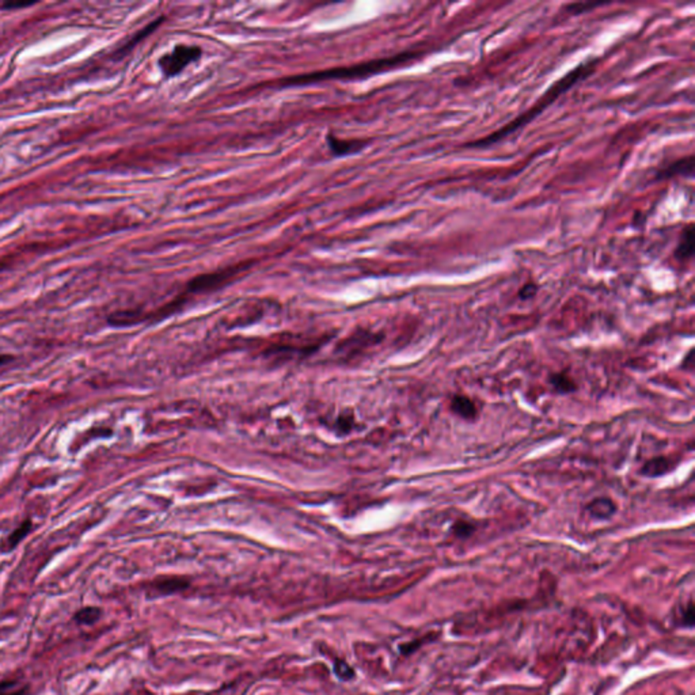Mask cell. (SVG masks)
Wrapping results in <instances>:
<instances>
[{"instance_id": "cell-1", "label": "cell", "mask_w": 695, "mask_h": 695, "mask_svg": "<svg viewBox=\"0 0 695 695\" xmlns=\"http://www.w3.org/2000/svg\"><path fill=\"white\" fill-rule=\"evenodd\" d=\"M598 62H599L598 59H588L582 64L577 65L570 72L564 75L561 79H558L554 85L549 87L542 97L527 111L521 113V116H518L511 123H508L507 125H504L502 128H500L496 132H493L485 137H481L478 140L466 143L465 147H467V149H488V147L497 144L502 139L516 133L523 127H525L527 124L534 121V118H537L551 104H554L566 91H569L572 87L576 86L579 82L588 78L595 71Z\"/></svg>"}, {"instance_id": "cell-2", "label": "cell", "mask_w": 695, "mask_h": 695, "mask_svg": "<svg viewBox=\"0 0 695 695\" xmlns=\"http://www.w3.org/2000/svg\"><path fill=\"white\" fill-rule=\"evenodd\" d=\"M422 56V52L417 50H405L402 53L394 55L391 57H380V59H373L369 62H364L360 64L350 65V67H334V68H327L322 71H314L308 74H301V75H292L282 78V81L276 82V87H292L304 86V85H311V83H319L326 81H355V79H364L372 75H378L386 71L397 69L406 64H411L414 60L420 59Z\"/></svg>"}, {"instance_id": "cell-3", "label": "cell", "mask_w": 695, "mask_h": 695, "mask_svg": "<svg viewBox=\"0 0 695 695\" xmlns=\"http://www.w3.org/2000/svg\"><path fill=\"white\" fill-rule=\"evenodd\" d=\"M201 56H202V49L200 46L178 43L170 52L165 53L158 60V65L163 76L170 79L179 75L188 65L200 60Z\"/></svg>"}, {"instance_id": "cell-4", "label": "cell", "mask_w": 695, "mask_h": 695, "mask_svg": "<svg viewBox=\"0 0 695 695\" xmlns=\"http://www.w3.org/2000/svg\"><path fill=\"white\" fill-rule=\"evenodd\" d=\"M369 143H371L369 140H363V139H341L336 136L333 132H329L326 135V144L330 152L337 158L359 153L369 146Z\"/></svg>"}, {"instance_id": "cell-5", "label": "cell", "mask_w": 695, "mask_h": 695, "mask_svg": "<svg viewBox=\"0 0 695 695\" xmlns=\"http://www.w3.org/2000/svg\"><path fill=\"white\" fill-rule=\"evenodd\" d=\"M694 174V155H689L684 158H680L670 163L667 167L657 170L656 178L657 179H668L675 177H689L691 178Z\"/></svg>"}, {"instance_id": "cell-6", "label": "cell", "mask_w": 695, "mask_h": 695, "mask_svg": "<svg viewBox=\"0 0 695 695\" xmlns=\"http://www.w3.org/2000/svg\"><path fill=\"white\" fill-rule=\"evenodd\" d=\"M675 259L680 262H687L691 260L694 256V226L689 224L687 227L683 228L679 242L675 247L673 253Z\"/></svg>"}, {"instance_id": "cell-7", "label": "cell", "mask_w": 695, "mask_h": 695, "mask_svg": "<svg viewBox=\"0 0 695 695\" xmlns=\"http://www.w3.org/2000/svg\"><path fill=\"white\" fill-rule=\"evenodd\" d=\"M586 511L591 518L607 521L617 514L618 507L610 497H598L586 504Z\"/></svg>"}, {"instance_id": "cell-8", "label": "cell", "mask_w": 695, "mask_h": 695, "mask_svg": "<svg viewBox=\"0 0 695 695\" xmlns=\"http://www.w3.org/2000/svg\"><path fill=\"white\" fill-rule=\"evenodd\" d=\"M450 409H451V412L463 420L474 421L477 418V405L467 395H463V394L454 395L451 398V402H450Z\"/></svg>"}, {"instance_id": "cell-9", "label": "cell", "mask_w": 695, "mask_h": 695, "mask_svg": "<svg viewBox=\"0 0 695 695\" xmlns=\"http://www.w3.org/2000/svg\"><path fill=\"white\" fill-rule=\"evenodd\" d=\"M191 586L189 580L182 577H163L158 579L150 586V589L156 595H173L177 592H182Z\"/></svg>"}, {"instance_id": "cell-10", "label": "cell", "mask_w": 695, "mask_h": 695, "mask_svg": "<svg viewBox=\"0 0 695 695\" xmlns=\"http://www.w3.org/2000/svg\"><path fill=\"white\" fill-rule=\"evenodd\" d=\"M675 467L673 457L668 456H654L649 459L641 469V474L645 477L657 478L670 473Z\"/></svg>"}, {"instance_id": "cell-11", "label": "cell", "mask_w": 695, "mask_h": 695, "mask_svg": "<svg viewBox=\"0 0 695 695\" xmlns=\"http://www.w3.org/2000/svg\"><path fill=\"white\" fill-rule=\"evenodd\" d=\"M104 615V610L98 606H86L72 615V621L79 626H92Z\"/></svg>"}, {"instance_id": "cell-12", "label": "cell", "mask_w": 695, "mask_h": 695, "mask_svg": "<svg viewBox=\"0 0 695 695\" xmlns=\"http://www.w3.org/2000/svg\"><path fill=\"white\" fill-rule=\"evenodd\" d=\"M0 695H30V684L17 677L1 679Z\"/></svg>"}, {"instance_id": "cell-13", "label": "cell", "mask_w": 695, "mask_h": 695, "mask_svg": "<svg viewBox=\"0 0 695 695\" xmlns=\"http://www.w3.org/2000/svg\"><path fill=\"white\" fill-rule=\"evenodd\" d=\"M549 380H550V385L553 386V389L560 394H569V392H573L577 389L576 382L565 372L553 373Z\"/></svg>"}, {"instance_id": "cell-14", "label": "cell", "mask_w": 695, "mask_h": 695, "mask_svg": "<svg viewBox=\"0 0 695 695\" xmlns=\"http://www.w3.org/2000/svg\"><path fill=\"white\" fill-rule=\"evenodd\" d=\"M32 521H25L21 523L7 538V543H6V547L7 550H14L20 543L30 534L32 531Z\"/></svg>"}, {"instance_id": "cell-15", "label": "cell", "mask_w": 695, "mask_h": 695, "mask_svg": "<svg viewBox=\"0 0 695 695\" xmlns=\"http://www.w3.org/2000/svg\"><path fill=\"white\" fill-rule=\"evenodd\" d=\"M477 531V527L472 521L459 519L451 525V534L457 539H467Z\"/></svg>"}, {"instance_id": "cell-16", "label": "cell", "mask_w": 695, "mask_h": 695, "mask_svg": "<svg viewBox=\"0 0 695 695\" xmlns=\"http://www.w3.org/2000/svg\"><path fill=\"white\" fill-rule=\"evenodd\" d=\"M333 673L343 682H349L356 676L355 668L344 659H334Z\"/></svg>"}, {"instance_id": "cell-17", "label": "cell", "mask_w": 695, "mask_h": 695, "mask_svg": "<svg viewBox=\"0 0 695 695\" xmlns=\"http://www.w3.org/2000/svg\"><path fill=\"white\" fill-rule=\"evenodd\" d=\"M607 4L610 3H572V4L565 6V11L570 15H582V14H586V13H589L595 8H599V7H603Z\"/></svg>"}, {"instance_id": "cell-18", "label": "cell", "mask_w": 695, "mask_h": 695, "mask_svg": "<svg viewBox=\"0 0 695 695\" xmlns=\"http://www.w3.org/2000/svg\"><path fill=\"white\" fill-rule=\"evenodd\" d=\"M680 619H682V626L689 628V629H691L694 626V605H693L691 600L689 602V605L684 608Z\"/></svg>"}, {"instance_id": "cell-19", "label": "cell", "mask_w": 695, "mask_h": 695, "mask_svg": "<svg viewBox=\"0 0 695 695\" xmlns=\"http://www.w3.org/2000/svg\"><path fill=\"white\" fill-rule=\"evenodd\" d=\"M538 292V285L535 282H528L525 285L521 287V291H519V298L523 299V301H528V299H532Z\"/></svg>"}, {"instance_id": "cell-20", "label": "cell", "mask_w": 695, "mask_h": 695, "mask_svg": "<svg viewBox=\"0 0 695 695\" xmlns=\"http://www.w3.org/2000/svg\"><path fill=\"white\" fill-rule=\"evenodd\" d=\"M422 645V640H413L411 642H406L399 647V653L404 656H409L417 651Z\"/></svg>"}, {"instance_id": "cell-21", "label": "cell", "mask_w": 695, "mask_h": 695, "mask_svg": "<svg viewBox=\"0 0 695 695\" xmlns=\"http://www.w3.org/2000/svg\"><path fill=\"white\" fill-rule=\"evenodd\" d=\"M32 4H33L32 1L30 3H7L3 6V8H10V10L11 8H22V7H29Z\"/></svg>"}, {"instance_id": "cell-22", "label": "cell", "mask_w": 695, "mask_h": 695, "mask_svg": "<svg viewBox=\"0 0 695 695\" xmlns=\"http://www.w3.org/2000/svg\"><path fill=\"white\" fill-rule=\"evenodd\" d=\"M10 360H13V357H11L10 355H0V366L6 364V363H7V362H10Z\"/></svg>"}]
</instances>
